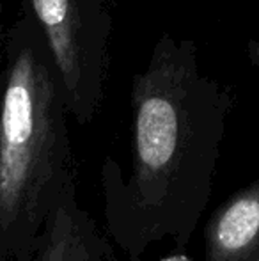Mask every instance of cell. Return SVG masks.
Instances as JSON below:
<instances>
[{"instance_id": "obj_1", "label": "cell", "mask_w": 259, "mask_h": 261, "mask_svg": "<svg viewBox=\"0 0 259 261\" xmlns=\"http://www.w3.org/2000/svg\"><path fill=\"white\" fill-rule=\"evenodd\" d=\"M131 169L101 165L105 234L128 261L163 240L185 249L210 203L233 94L200 71L197 46L162 32L131 80Z\"/></svg>"}, {"instance_id": "obj_2", "label": "cell", "mask_w": 259, "mask_h": 261, "mask_svg": "<svg viewBox=\"0 0 259 261\" xmlns=\"http://www.w3.org/2000/svg\"><path fill=\"white\" fill-rule=\"evenodd\" d=\"M0 84V261L39 237L48 215L76 185L63 80L27 13L7 27Z\"/></svg>"}, {"instance_id": "obj_3", "label": "cell", "mask_w": 259, "mask_h": 261, "mask_svg": "<svg viewBox=\"0 0 259 261\" xmlns=\"http://www.w3.org/2000/svg\"><path fill=\"white\" fill-rule=\"evenodd\" d=\"M63 80L69 116L91 124L105 101L112 14L107 0H23Z\"/></svg>"}, {"instance_id": "obj_4", "label": "cell", "mask_w": 259, "mask_h": 261, "mask_svg": "<svg viewBox=\"0 0 259 261\" xmlns=\"http://www.w3.org/2000/svg\"><path fill=\"white\" fill-rule=\"evenodd\" d=\"M11 261H116L107 234L82 208L71 187L48 215L39 237Z\"/></svg>"}, {"instance_id": "obj_5", "label": "cell", "mask_w": 259, "mask_h": 261, "mask_svg": "<svg viewBox=\"0 0 259 261\" xmlns=\"http://www.w3.org/2000/svg\"><path fill=\"white\" fill-rule=\"evenodd\" d=\"M204 261H259V171L204 226Z\"/></svg>"}, {"instance_id": "obj_6", "label": "cell", "mask_w": 259, "mask_h": 261, "mask_svg": "<svg viewBox=\"0 0 259 261\" xmlns=\"http://www.w3.org/2000/svg\"><path fill=\"white\" fill-rule=\"evenodd\" d=\"M247 57H249L250 64L256 69H259V38L249 41V45H247Z\"/></svg>"}, {"instance_id": "obj_7", "label": "cell", "mask_w": 259, "mask_h": 261, "mask_svg": "<svg viewBox=\"0 0 259 261\" xmlns=\"http://www.w3.org/2000/svg\"><path fill=\"white\" fill-rule=\"evenodd\" d=\"M6 25H4V2L0 0V48L4 46V39H6Z\"/></svg>"}, {"instance_id": "obj_8", "label": "cell", "mask_w": 259, "mask_h": 261, "mask_svg": "<svg viewBox=\"0 0 259 261\" xmlns=\"http://www.w3.org/2000/svg\"><path fill=\"white\" fill-rule=\"evenodd\" d=\"M2 66H4V59H2V48H0V84H2Z\"/></svg>"}]
</instances>
